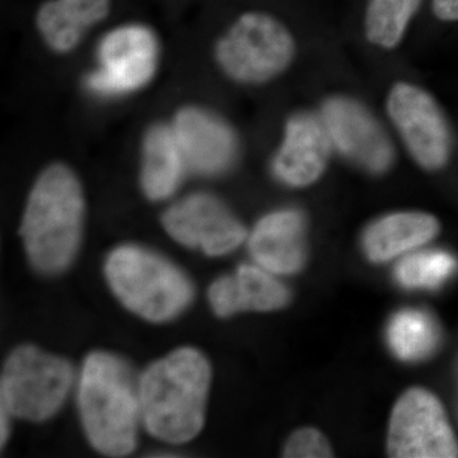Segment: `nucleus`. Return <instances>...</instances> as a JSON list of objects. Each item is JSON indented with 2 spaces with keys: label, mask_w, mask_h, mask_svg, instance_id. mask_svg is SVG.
<instances>
[{
  "label": "nucleus",
  "mask_w": 458,
  "mask_h": 458,
  "mask_svg": "<svg viewBox=\"0 0 458 458\" xmlns=\"http://www.w3.org/2000/svg\"><path fill=\"white\" fill-rule=\"evenodd\" d=\"M208 295H209L210 306L219 318H229L238 313L233 276L216 279L210 285Z\"/></svg>",
  "instance_id": "b1692460"
},
{
  "label": "nucleus",
  "mask_w": 458,
  "mask_h": 458,
  "mask_svg": "<svg viewBox=\"0 0 458 458\" xmlns=\"http://www.w3.org/2000/svg\"><path fill=\"white\" fill-rule=\"evenodd\" d=\"M65 13L84 31L108 16L110 0H59Z\"/></svg>",
  "instance_id": "5701e85b"
},
{
  "label": "nucleus",
  "mask_w": 458,
  "mask_h": 458,
  "mask_svg": "<svg viewBox=\"0 0 458 458\" xmlns=\"http://www.w3.org/2000/svg\"><path fill=\"white\" fill-rule=\"evenodd\" d=\"M84 194L69 165H47L36 180L27 200L21 236L36 269L47 274L64 270L82 236Z\"/></svg>",
  "instance_id": "f03ea898"
},
{
  "label": "nucleus",
  "mask_w": 458,
  "mask_h": 458,
  "mask_svg": "<svg viewBox=\"0 0 458 458\" xmlns=\"http://www.w3.org/2000/svg\"><path fill=\"white\" fill-rule=\"evenodd\" d=\"M106 276L123 306L148 321L176 318L192 300L189 279L171 262L140 247L114 250L106 261Z\"/></svg>",
  "instance_id": "20e7f679"
},
{
  "label": "nucleus",
  "mask_w": 458,
  "mask_h": 458,
  "mask_svg": "<svg viewBox=\"0 0 458 458\" xmlns=\"http://www.w3.org/2000/svg\"><path fill=\"white\" fill-rule=\"evenodd\" d=\"M331 140L318 117L301 114L286 123L285 138L273 170L285 185L306 188L322 176L330 156Z\"/></svg>",
  "instance_id": "ddd939ff"
},
{
  "label": "nucleus",
  "mask_w": 458,
  "mask_h": 458,
  "mask_svg": "<svg viewBox=\"0 0 458 458\" xmlns=\"http://www.w3.org/2000/svg\"><path fill=\"white\" fill-rule=\"evenodd\" d=\"M306 219L298 210L267 214L250 234V254L259 267L276 276H293L306 265Z\"/></svg>",
  "instance_id": "4468645a"
},
{
  "label": "nucleus",
  "mask_w": 458,
  "mask_h": 458,
  "mask_svg": "<svg viewBox=\"0 0 458 458\" xmlns=\"http://www.w3.org/2000/svg\"><path fill=\"white\" fill-rule=\"evenodd\" d=\"M238 312H270L284 309L291 293L276 274L259 265H241L233 276Z\"/></svg>",
  "instance_id": "a211bd4d"
},
{
  "label": "nucleus",
  "mask_w": 458,
  "mask_h": 458,
  "mask_svg": "<svg viewBox=\"0 0 458 458\" xmlns=\"http://www.w3.org/2000/svg\"><path fill=\"white\" fill-rule=\"evenodd\" d=\"M210 376L209 361L197 349H177L153 363L138 384L148 432L170 443L195 438L204 426Z\"/></svg>",
  "instance_id": "f257e3e1"
},
{
  "label": "nucleus",
  "mask_w": 458,
  "mask_h": 458,
  "mask_svg": "<svg viewBox=\"0 0 458 458\" xmlns=\"http://www.w3.org/2000/svg\"><path fill=\"white\" fill-rule=\"evenodd\" d=\"M36 27L45 44L56 54L72 53L86 33L65 13L59 0L41 5L36 14Z\"/></svg>",
  "instance_id": "412c9836"
},
{
  "label": "nucleus",
  "mask_w": 458,
  "mask_h": 458,
  "mask_svg": "<svg viewBox=\"0 0 458 458\" xmlns=\"http://www.w3.org/2000/svg\"><path fill=\"white\" fill-rule=\"evenodd\" d=\"M386 342L397 360L417 363L436 351L439 343L438 325L424 310H399L386 327Z\"/></svg>",
  "instance_id": "f3484780"
},
{
  "label": "nucleus",
  "mask_w": 458,
  "mask_h": 458,
  "mask_svg": "<svg viewBox=\"0 0 458 458\" xmlns=\"http://www.w3.org/2000/svg\"><path fill=\"white\" fill-rule=\"evenodd\" d=\"M171 125L190 170L216 176L233 165L238 152L237 138L218 114L188 105L177 111Z\"/></svg>",
  "instance_id": "f8f14e48"
},
{
  "label": "nucleus",
  "mask_w": 458,
  "mask_h": 458,
  "mask_svg": "<svg viewBox=\"0 0 458 458\" xmlns=\"http://www.w3.org/2000/svg\"><path fill=\"white\" fill-rule=\"evenodd\" d=\"M441 225L432 214L400 212L373 222L361 240L364 255L373 264L399 260L438 236Z\"/></svg>",
  "instance_id": "2eb2a0df"
},
{
  "label": "nucleus",
  "mask_w": 458,
  "mask_h": 458,
  "mask_svg": "<svg viewBox=\"0 0 458 458\" xmlns=\"http://www.w3.org/2000/svg\"><path fill=\"white\" fill-rule=\"evenodd\" d=\"M9 410L2 403V428H0V438H2V445L7 441L9 424H8Z\"/></svg>",
  "instance_id": "a878e982"
},
{
  "label": "nucleus",
  "mask_w": 458,
  "mask_h": 458,
  "mask_svg": "<svg viewBox=\"0 0 458 458\" xmlns=\"http://www.w3.org/2000/svg\"><path fill=\"white\" fill-rule=\"evenodd\" d=\"M283 456L289 458H330L334 450L324 433L312 427L295 430L285 443Z\"/></svg>",
  "instance_id": "4be33fe9"
},
{
  "label": "nucleus",
  "mask_w": 458,
  "mask_h": 458,
  "mask_svg": "<svg viewBox=\"0 0 458 458\" xmlns=\"http://www.w3.org/2000/svg\"><path fill=\"white\" fill-rule=\"evenodd\" d=\"M387 107L410 153L421 167L434 171L447 164L450 129L441 108L427 92L410 84H397L391 90Z\"/></svg>",
  "instance_id": "9d476101"
},
{
  "label": "nucleus",
  "mask_w": 458,
  "mask_h": 458,
  "mask_svg": "<svg viewBox=\"0 0 458 458\" xmlns=\"http://www.w3.org/2000/svg\"><path fill=\"white\" fill-rule=\"evenodd\" d=\"M294 40L276 18L250 12L238 18L216 45L223 73L236 82L265 83L291 65Z\"/></svg>",
  "instance_id": "39448f33"
},
{
  "label": "nucleus",
  "mask_w": 458,
  "mask_h": 458,
  "mask_svg": "<svg viewBox=\"0 0 458 458\" xmlns=\"http://www.w3.org/2000/svg\"><path fill=\"white\" fill-rule=\"evenodd\" d=\"M387 454L394 458H456L458 439L450 418L436 394L411 387L391 411Z\"/></svg>",
  "instance_id": "0eeeda50"
},
{
  "label": "nucleus",
  "mask_w": 458,
  "mask_h": 458,
  "mask_svg": "<svg viewBox=\"0 0 458 458\" xmlns=\"http://www.w3.org/2000/svg\"><path fill=\"white\" fill-rule=\"evenodd\" d=\"M157 36L143 25H125L106 33L99 42V68L87 86L101 96H119L143 89L158 69Z\"/></svg>",
  "instance_id": "6e6552de"
},
{
  "label": "nucleus",
  "mask_w": 458,
  "mask_h": 458,
  "mask_svg": "<svg viewBox=\"0 0 458 458\" xmlns=\"http://www.w3.org/2000/svg\"><path fill=\"white\" fill-rule=\"evenodd\" d=\"M182 150L172 125L156 123L141 140L140 185L153 201L170 198L186 170Z\"/></svg>",
  "instance_id": "dca6fc26"
},
{
  "label": "nucleus",
  "mask_w": 458,
  "mask_h": 458,
  "mask_svg": "<svg viewBox=\"0 0 458 458\" xmlns=\"http://www.w3.org/2000/svg\"><path fill=\"white\" fill-rule=\"evenodd\" d=\"M72 384L73 369L68 360L23 345L4 364L0 397L11 414L42 421L60 409Z\"/></svg>",
  "instance_id": "423d86ee"
},
{
  "label": "nucleus",
  "mask_w": 458,
  "mask_h": 458,
  "mask_svg": "<svg viewBox=\"0 0 458 458\" xmlns=\"http://www.w3.org/2000/svg\"><path fill=\"white\" fill-rule=\"evenodd\" d=\"M78 405L84 430L96 450L128 456L137 445L140 385L129 367L108 352L87 357L81 375Z\"/></svg>",
  "instance_id": "7ed1b4c3"
},
{
  "label": "nucleus",
  "mask_w": 458,
  "mask_h": 458,
  "mask_svg": "<svg viewBox=\"0 0 458 458\" xmlns=\"http://www.w3.org/2000/svg\"><path fill=\"white\" fill-rule=\"evenodd\" d=\"M168 234L181 245L199 249L208 256L234 251L246 240L247 231L219 199L204 192L190 195L172 205L162 216Z\"/></svg>",
  "instance_id": "1a4fd4ad"
},
{
  "label": "nucleus",
  "mask_w": 458,
  "mask_h": 458,
  "mask_svg": "<svg viewBox=\"0 0 458 458\" xmlns=\"http://www.w3.org/2000/svg\"><path fill=\"white\" fill-rule=\"evenodd\" d=\"M432 8L439 20L458 21V0H433Z\"/></svg>",
  "instance_id": "393cba45"
},
{
  "label": "nucleus",
  "mask_w": 458,
  "mask_h": 458,
  "mask_svg": "<svg viewBox=\"0 0 458 458\" xmlns=\"http://www.w3.org/2000/svg\"><path fill=\"white\" fill-rule=\"evenodd\" d=\"M457 260L442 250H417L397 260L394 279L409 291H433L456 273Z\"/></svg>",
  "instance_id": "6ab92c4d"
},
{
  "label": "nucleus",
  "mask_w": 458,
  "mask_h": 458,
  "mask_svg": "<svg viewBox=\"0 0 458 458\" xmlns=\"http://www.w3.org/2000/svg\"><path fill=\"white\" fill-rule=\"evenodd\" d=\"M322 120L331 143L346 158L373 174L391 167L394 149L379 123L363 106L349 98H331Z\"/></svg>",
  "instance_id": "9b49d317"
},
{
  "label": "nucleus",
  "mask_w": 458,
  "mask_h": 458,
  "mask_svg": "<svg viewBox=\"0 0 458 458\" xmlns=\"http://www.w3.org/2000/svg\"><path fill=\"white\" fill-rule=\"evenodd\" d=\"M421 0H369L366 14L367 38L378 47H396Z\"/></svg>",
  "instance_id": "aec40b11"
}]
</instances>
